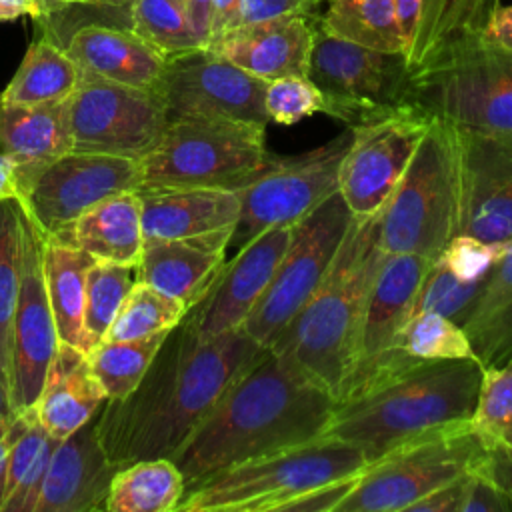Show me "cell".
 I'll list each match as a JSON object with an SVG mask.
<instances>
[{"instance_id": "obj_1", "label": "cell", "mask_w": 512, "mask_h": 512, "mask_svg": "<svg viewBox=\"0 0 512 512\" xmlns=\"http://www.w3.org/2000/svg\"><path fill=\"white\" fill-rule=\"evenodd\" d=\"M264 350L244 328L204 338L184 322L174 326L138 386L96 416L110 460L120 468L170 458Z\"/></svg>"}, {"instance_id": "obj_2", "label": "cell", "mask_w": 512, "mask_h": 512, "mask_svg": "<svg viewBox=\"0 0 512 512\" xmlns=\"http://www.w3.org/2000/svg\"><path fill=\"white\" fill-rule=\"evenodd\" d=\"M334 404L290 356L266 348L170 458L188 490L236 464L318 440Z\"/></svg>"}, {"instance_id": "obj_3", "label": "cell", "mask_w": 512, "mask_h": 512, "mask_svg": "<svg viewBox=\"0 0 512 512\" xmlns=\"http://www.w3.org/2000/svg\"><path fill=\"white\" fill-rule=\"evenodd\" d=\"M480 378L474 358L416 362L336 400L320 438L354 446L370 464L398 446L470 422Z\"/></svg>"}, {"instance_id": "obj_4", "label": "cell", "mask_w": 512, "mask_h": 512, "mask_svg": "<svg viewBox=\"0 0 512 512\" xmlns=\"http://www.w3.org/2000/svg\"><path fill=\"white\" fill-rule=\"evenodd\" d=\"M382 256L378 214L352 216L326 276L270 346L290 356L334 400L354 368L362 312Z\"/></svg>"}, {"instance_id": "obj_5", "label": "cell", "mask_w": 512, "mask_h": 512, "mask_svg": "<svg viewBox=\"0 0 512 512\" xmlns=\"http://www.w3.org/2000/svg\"><path fill=\"white\" fill-rule=\"evenodd\" d=\"M366 466L354 446L318 438L218 472L188 488L176 512H290L302 496L352 480Z\"/></svg>"}, {"instance_id": "obj_6", "label": "cell", "mask_w": 512, "mask_h": 512, "mask_svg": "<svg viewBox=\"0 0 512 512\" xmlns=\"http://www.w3.org/2000/svg\"><path fill=\"white\" fill-rule=\"evenodd\" d=\"M460 228V162L456 130L432 118L406 172L378 212L384 254L438 258Z\"/></svg>"}, {"instance_id": "obj_7", "label": "cell", "mask_w": 512, "mask_h": 512, "mask_svg": "<svg viewBox=\"0 0 512 512\" xmlns=\"http://www.w3.org/2000/svg\"><path fill=\"white\" fill-rule=\"evenodd\" d=\"M406 100L458 130L512 132V52L454 40L410 72Z\"/></svg>"}, {"instance_id": "obj_8", "label": "cell", "mask_w": 512, "mask_h": 512, "mask_svg": "<svg viewBox=\"0 0 512 512\" xmlns=\"http://www.w3.org/2000/svg\"><path fill=\"white\" fill-rule=\"evenodd\" d=\"M266 126L234 120L176 118L140 162V190H242L268 164Z\"/></svg>"}, {"instance_id": "obj_9", "label": "cell", "mask_w": 512, "mask_h": 512, "mask_svg": "<svg viewBox=\"0 0 512 512\" xmlns=\"http://www.w3.org/2000/svg\"><path fill=\"white\" fill-rule=\"evenodd\" d=\"M484 444L470 422L398 446L370 462L334 512H406L416 500L474 470Z\"/></svg>"}, {"instance_id": "obj_10", "label": "cell", "mask_w": 512, "mask_h": 512, "mask_svg": "<svg viewBox=\"0 0 512 512\" xmlns=\"http://www.w3.org/2000/svg\"><path fill=\"white\" fill-rule=\"evenodd\" d=\"M352 212L340 192L328 196L292 226V240L258 304L244 320V332L270 348L326 276L350 228Z\"/></svg>"}, {"instance_id": "obj_11", "label": "cell", "mask_w": 512, "mask_h": 512, "mask_svg": "<svg viewBox=\"0 0 512 512\" xmlns=\"http://www.w3.org/2000/svg\"><path fill=\"white\" fill-rule=\"evenodd\" d=\"M74 152H94L142 162L162 140L168 112L158 90L134 88L82 74L66 98Z\"/></svg>"}, {"instance_id": "obj_12", "label": "cell", "mask_w": 512, "mask_h": 512, "mask_svg": "<svg viewBox=\"0 0 512 512\" xmlns=\"http://www.w3.org/2000/svg\"><path fill=\"white\" fill-rule=\"evenodd\" d=\"M308 78L324 94V114L352 128L408 102L410 70L402 54L372 50L314 28Z\"/></svg>"}, {"instance_id": "obj_13", "label": "cell", "mask_w": 512, "mask_h": 512, "mask_svg": "<svg viewBox=\"0 0 512 512\" xmlns=\"http://www.w3.org/2000/svg\"><path fill=\"white\" fill-rule=\"evenodd\" d=\"M348 142L350 130L302 154L270 156L264 170L238 190L240 214L230 246L238 250L270 228L294 226L338 192V172Z\"/></svg>"}, {"instance_id": "obj_14", "label": "cell", "mask_w": 512, "mask_h": 512, "mask_svg": "<svg viewBox=\"0 0 512 512\" xmlns=\"http://www.w3.org/2000/svg\"><path fill=\"white\" fill-rule=\"evenodd\" d=\"M430 124V114L404 102L348 128L338 192L352 216H374L384 208Z\"/></svg>"}, {"instance_id": "obj_15", "label": "cell", "mask_w": 512, "mask_h": 512, "mask_svg": "<svg viewBox=\"0 0 512 512\" xmlns=\"http://www.w3.org/2000/svg\"><path fill=\"white\" fill-rule=\"evenodd\" d=\"M138 190L140 162L70 150L38 168L18 202L44 236H56L102 200Z\"/></svg>"}, {"instance_id": "obj_16", "label": "cell", "mask_w": 512, "mask_h": 512, "mask_svg": "<svg viewBox=\"0 0 512 512\" xmlns=\"http://www.w3.org/2000/svg\"><path fill=\"white\" fill-rule=\"evenodd\" d=\"M266 80H260L210 48L166 58L158 84L168 120L210 118L268 124Z\"/></svg>"}, {"instance_id": "obj_17", "label": "cell", "mask_w": 512, "mask_h": 512, "mask_svg": "<svg viewBox=\"0 0 512 512\" xmlns=\"http://www.w3.org/2000/svg\"><path fill=\"white\" fill-rule=\"evenodd\" d=\"M44 234L20 204V292L12 326L10 410L30 412L60 338L44 282Z\"/></svg>"}, {"instance_id": "obj_18", "label": "cell", "mask_w": 512, "mask_h": 512, "mask_svg": "<svg viewBox=\"0 0 512 512\" xmlns=\"http://www.w3.org/2000/svg\"><path fill=\"white\" fill-rule=\"evenodd\" d=\"M454 130L460 162L458 234L506 244L512 240V132Z\"/></svg>"}, {"instance_id": "obj_19", "label": "cell", "mask_w": 512, "mask_h": 512, "mask_svg": "<svg viewBox=\"0 0 512 512\" xmlns=\"http://www.w3.org/2000/svg\"><path fill=\"white\" fill-rule=\"evenodd\" d=\"M290 240L292 226H276L240 246L182 322L204 338L242 328L268 288Z\"/></svg>"}, {"instance_id": "obj_20", "label": "cell", "mask_w": 512, "mask_h": 512, "mask_svg": "<svg viewBox=\"0 0 512 512\" xmlns=\"http://www.w3.org/2000/svg\"><path fill=\"white\" fill-rule=\"evenodd\" d=\"M116 470L98 438L94 416L56 444L34 512L104 510Z\"/></svg>"}, {"instance_id": "obj_21", "label": "cell", "mask_w": 512, "mask_h": 512, "mask_svg": "<svg viewBox=\"0 0 512 512\" xmlns=\"http://www.w3.org/2000/svg\"><path fill=\"white\" fill-rule=\"evenodd\" d=\"M234 228L212 234L144 240L136 280L180 300L188 310L208 292L226 262Z\"/></svg>"}, {"instance_id": "obj_22", "label": "cell", "mask_w": 512, "mask_h": 512, "mask_svg": "<svg viewBox=\"0 0 512 512\" xmlns=\"http://www.w3.org/2000/svg\"><path fill=\"white\" fill-rule=\"evenodd\" d=\"M316 20L314 14L236 26L206 48L266 82L282 76H308Z\"/></svg>"}, {"instance_id": "obj_23", "label": "cell", "mask_w": 512, "mask_h": 512, "mask_svg": "<svg viewBox=\"0 0 512 512\" xmlns=\"http://www.w3.org/2000/svg\"><path fill=\"white\" fill-rule=\"evenodd\" d=\"M430 264V258L418 254L382 256L366 296L358 354L350 376L392 346L394 338L414 312V304Z\"/></svg>"}, {"instance_id": "obj_24", "label": "cell", "mask_w": 512, "mask_h": 512, "mask_svg": "<svg viewBox=\"0 0 512 512\" xmlns=\"http://www.w3.org/2000/svg\"><path fill=\"white\" fill-rule=\"evenodd\" d=\"M64 48L82 74L146 90H158L168 58L134 30L100 22L78 26Z\"/></svg>"}, {"instance_id": "obj_25", "label": "cell", "mask_w": 512, "mask_h": 512, "mask_svg": "<svg viewBox=\"0 0 512 512\" xmlns=\"http://www.w3.org/2000/svg\"><path fill=\"white\" fill-rule=\"evenodd\" d=\"M144 240H174L234 228L240 192L226 188H172L138 192Z\"/></svg>"}, {"instance_id": "obj_26", "label": "cell", "mask_w": 512, "mask_h": 512, "mask_svg": "<svg viewBox=\"0 0 512 512\" xmlns=\"http://www.w3.org/2000/svg\"><path fill=\"white\" fill-rule=\"evenodd\" d=\"M106 400V392L92 372L88 356L60 342L32 410L52 436L66 438L92 420Z\"/></svg>"}, {"instance_id": "obj_27", "label": "cell", "mask_w": 512, "mask_h": 512, "mask_svg": "<svg viewBox=\"0 0 512 512\" xmlns=\"http://www.w3.org/2000/svg\"><path fill=\"white\" fill-rule=\"evenodd\" d=\"M48 238L68 242L90 254L96 262L136 268L144 244L140 194H114L90 208L60 234Z\"/></svg>"}, {"instance_id": "obj_28", "label": "cell", "mask_w": 512, "mask_h": 512, "mask_svg": "<svg viewBox=\"0 0 512 512\" xmlns=\"http://www.w3.org/2000/svg\"><path fill=\"white\" fill-rule=\"evenodd\" d=\"M70 150L66 100L30 106L0 98V152L20 162L22 194L38 168Z\"/></svg>"}, {"instance_id": "obj_29", "label": "cell", "mask_w": 512, "mask_h": 512, "mask_svg": "<svg viewBox=\"0 0 512 512\" xmlns=\"http://www.w3.org/2000/svg\"><path fill=\"white\" fill-rule=\"evenodd\" d=\"M462 328L482 368L512 360V240L486 274Z\"/></svg>"}, {"instance_id": "obj_30", "label": "cell", "mask_w": 512, "mask_h": 512, "mask_svg": "<svg viewBox=\"0 0 512 512\" xmlns=\"http://www.w3.org/2000/svg\"><path fill=\"white\" fill-rule=\"evenodd\" d=\"M96 260L84 250L44 236V282L54 314L60 342L78 348L86 354L84 346V298L88 270Z\"/></svg>"}, {"instance_id": "obj_31", "label": "cell", "mask_w": 512, "mask_h": 512, "mask_svg": "<svg viewBox=\"0 0 512 512\" xmlns=\"http://www.w3.org/2000/svg\"><path fill=\"white\" fill-rule=\"evenodd\" d=\"M184 492V476L172 458H144L116 470L104 510L172 512L176 510Z\"/></svg>"}, {"instance_id": "obj_32", "label": "cell", "mask_w": 512, "mask_h": 512, "mask_svg": "<svg viewBox=\"0 0 512 512\" xmlns=\"http://www.w3.org/2000/svg\"><path fill=\"white\" fill-rule=\"evenodd\" d=\"M82 72L60 44L32 42L0 98L10 104H50L66 100L80 84Z\"/></svg>"}, {"instance_id": "obj_33", "label": "cell", "mask_w": 512, "mask_h": 512, "mask_svg": "<svg viewBox=\"0 0 512 512\" xmlns=\"http://www.w3.org/2000/svg\"><path fill=\"white\" fill-rule=\"evenodd\" d=\"M318 28L380 52L402 54L404 48L394 0H328Z\"/></svg>"}, {"instance_id": "obj_34", "label": "cell", "mask_w": 512, "mask_h": 512, "mask_svg": "<svg viewBox=\"0 0 512 512\" xmlns=\"http://www.w3.org/2000/svg\"><path fill=\"white\" fill-rule=\"evenodd\" d=\"M62 438L52 436L30 410L28 424L8 450V478L2 512H34L50 458Z\"/></svg>"}, {"instance_id": "obj_35", "label": "cell", "mask_w": 512, "mask_h": 512, "mask_svg": "<svg viewBox=\"0 0 512 512\" xmlns=\"http://www.w3.org/2000/svg\"><path fill=\"white\" fill-rule=\"evenodd\" d=\"M20 292V202L0 200V382L10 400L12 326Z\"/></svg>"}, {"instance_id": "obj_36", "label": "cell", "mask_w": 512, "mask_h": 512, "mask_svg": "<svg viewBox=\"0 0 512 512\" xmlns=\"http://www.w3.org/2000/svg\"><path fill=\"white\" fill-rule=\"evenodd\" d=\"M166 334L138 340H102L86 354L108 400H122L138 386Z\"/></svg>"}, {"instance_id": "obj_37", "label": "cell", "mask_w": 512, "mask_h": 512, "mask_svg": "<svg viewBox=\"0 0 512 512\" xmlns=\"http://www.w3.org/2000/svg\"><path fill=\"white\" fill-rule=\"evenodd\" d=\"M188 308L144 282H134L124 298L104 340H138L160 332H170L182 322Z\"/></svg>"}, {"instance_id": "obj_38", "label": "cell", "mask_w": 512, "mask_h": 512, "mask_svg": "<svg viewBox=\"0 0 512 512\" xmlns=\"http://www.w3.org/2000/svg\"><path fill=\"white\" fill-rule=\"evenodd\" d=\"M128 28L166 56L206 48L178 0H130Z\"/></svg>"}, {"instance_id": "obj_39", "label": "cell", "mask_w": 512, "mask_h": 512, "mask_svg": "<svg viewBox=\"0 0 512 512\" xmlns=\"http://www.w3.org/2000/svg\"><path fill=\"white\" fill-rule=\"evenodd\" d=\"M390 348H398L416 360L474 358L464 328L456 320L428 310L412 314Z\"/></svg>"}, {"instance_id": "obj_40", "label": "cell", "mask_w": 512, "mask_h": 512, "mask_svg": "<svg viewBox=\"0 0 512 512\" xmlns=\"http://www.w3.org/2000/svg\"><path fill=\"white\" fill-rule=\"evenodd\" d=\"M132 272L134 266L112 262H94L88 270L82 318L86 354L104 340L124 298L136 282L132 280Z\"/></svg>"}, {"instance_id": "obj_41", "label": "cell", "mask_w": 512, "mask_h": 512, "mask_svg": "<svg viewBox=\"0 0 512 512\" xmlns=\"http://www.w3.org/2000/svg\"><path fill=\"white\" fill-rule=\"evenodd\" d=\"M470 424L484 446L512 448V360L482 368Z\"/></svg>"}, {"instance_id": "obj_42", "label": "cell", "mask_w": 512, "mask_h": 512, "mask_svg": "<svg viewBox=\"0 0 512 512\" xmlns=\"http://www.w3.org/2000/svg\"><path fill=\"white\" fill-rule=\"evenodd\" d=\"M482 282L484 280L464 282L456 278V274H452L440 258H434L420 286L412 314L424 310L438 312L456 320L462 326L482 288Z\"/></svg>"}, {"instance_id": "obj_43", "label": "cell", "mask_w": 512, "mask_h": 512, "mask_svg": "<svg viewBox=\"0 0 512 512\" xmlns=\"http://www.w3.org/2000/svg\"><path fill=\"white\" fill-rule=\"evenodd\" d=\"M264 112L268 122L292 126L324 112V94L308 76H282L266 82Z\"/></svg>"}, {"instance_id": "obj_44", "label": "cell", "mask_w": 512, "mask_h": 512, "mask_svg": "<svg viewBox=\"0 0 512 512\" xmlns=\"http://www.w3.org/2000/svg\"><path fill=\"white\" fill-rule=\"evenodd\" d=\"M444 0H394L402 32V56L410 72L420 68L428 56Z\"/></svg>"}, {"instance_id": "obj_45", "label": "cell", "mask_w": 512, "mask_h": 512, "mask_svg": "<svg viewBox=\"0 0 512 512\" xmlns=\"http://www.w3.org/2000/svg\"><path fill=\"white\" fill-rule=\"evenodd\" d=\"M498 6L500 0H444L424 64L446 44L466 36H478Z\"/></svg>"}, {"instance_id": "obj_46", "label": "cell", "mask_w": 512, "mask_h": 512, "mask_svg": "<svg viewBox=\"0 0 512 512\" xmlns=\"http://www.w3.org/2000/svg\"><path fill=\"white\" fill-rule=\"evenodd\" d=\"M506 244H490L470 234H456L440 252V260L456 278L480 282L486 278Z\"/></svg>"}, {"instance_id": "obj_47", "label": "cell", "mask_w": 512, "mask_h": 512, "mask_svg": "<svg viewBox=\"0 0 512 512\" xmlns=\"http://www.w3.org/2000/svg\"><path fill=\"white\" fill-rule=\"evenodd\" d=\"M324 2L328 0H238L236 16L230 28L290 16H314L316 8Z\"/></svg>"}, {"instance_id": "obj_48", "label": "cell", "mask_w": 512, "mask_h": 512, "mask_svg": "<svg viewBox=\"0 0 512 512\" xmlns=\"http://www.w3.org/2000/svg\"><path fill=\"white\" fill-rule=\"evenodd\" d=\"M458 512H512V506L502 496V492L490 482V478L482 474L476 466L464 476Z\"/></svg>"}, {"instance_id": "obj_49", "label": "cell", "mask_w": 512, "mask_h": 512, "mask_svg": "<svg viewBox=\"0 0 512 512\" xmlns=\"http://www.w3.org/2000/svg\"><path fill=\"white\" fill-rule=\"evenodd\" d=\"M478 470L490 478L512 506V448L484 446V458L478 464Z\"/></svg>"}, {"instance_id": "obj_50", "label": "cell", "mask_w": 512, "mask_h": 512, "mask_svg": "<svg viewBox=\"0 0 512 512\" xmlns=\"http://www.w3.org/2000/svg\"><path fill=\"white\" fill-rule=\"evenodd\" d=\"M464 476L432 490L424 498L416 500L406 512H458V506H460V500H462Z\"/></svg>"}, {"instance_id": "obj_51", "label": "cell", "mask_w": 512, "mask_h": 512, "mask_svg": "<svg viewBox=\"0 0 512 512\" xmlns=\"http://www.w3.org/2000/svg\"><path fill=\"white\" fill-rule=\"evenodd\" d=\"M478 38L512 52V4L510 6L500 4L492 12L484 28L478 32Z\"/></svg>"}, {"instance_id": "obj_52", "label": "cell", "mask_w": 512, "mask_h": 512, "mask_svg": "<svg viewBox=\"0 0 512 512\" xmlns=\"http://www.w3.org/2000/svg\"><path fill=\"white\" fill-rule=\"evenodd\" d=\"M8 198H22V168L12 154L0 152V200Z\"/></svg>"}, {"instance_id": "obj_53", "label": "cell", "mask_w": 512, "mask_h": 512, "mask_svg": "<svg viewBox=\"0 0 512 512\" xmlns=\"http://www.w3.org/2000/svg\"><path fill=\"white\" fill-rule=\"evenodd\" d=\"M184 12L188 14L194 30L202 38L204 46L210 42V30H212V2L210 0H178Z\"/></svg>"}, {"instance_id": "obj_54", "label": "cell", "mask_w": 512, "mask_h": 512, "mask_svg": "<svg viewBox=\"0 0 512 512\" xmlns=\"http://www.w3.org/2000/svg\"><path fill=\"white\" fill-rule=\"evenodd\" d=\"M28 418H30V412H24V414H14V412L0 414V464L6 460L8 450H10L12 442H14V438L28 424Z\"/></svg>"}, {"instance_id": "obj_55", "label": "cell", "mask_w": 512, "mask_h": 512, "mask_svg": "<svg viewBox=\"0 0 512 512\" xmlns=\"http://www.w3.org/2000/svg\"><path fill=\"white\" fill-rule=\"evenodd\" d=\"M210 2H212V30H210V42H212L218 36H222L226 30H230L236 16L238 0H210Z\"/></svg>"}, {"instance_id": "obj_56", "label": "cell", "mask_w": 512, "mask_h": 512, "mask_svg": "<svg viewBox=\"0 0 512 512\" xmlns=\"http://www.w3.org/2000/svg\"><path fill=\"white\" fill-rule=\"evenodd\" d=\"M20 16L44 18L42 0H0V20H16Z\"/></svg>"}, {"instance_id": "obj_57", "label": "cell", "mask_w": 512, "mask_h": 512, "mask_svg": "<svg viewBox=\"0 0 512 512\" xmlns=\"http://www.w3.org/2000/svg\"><path fill=\"white\" fill-rule=\"evenodd\" d=\"M42 4H44V10H46V16H50L58 10H64L70 4H84V0H42Z\"/></svg>"}, {"instance_id": "obj_58", "label": "cell", "mask_w": 512, "mask_h": 512, "mask_svg": "<svg viewBox=\"0 0 512 512\" xmlns=\"http://www.w3.org/2000/svg\"><path fill=\"white\" fill-rule=\"evenodd\" d=\"M84 4H94V6H102V8H128L130 0H84Z\"/></svg>"}, {"instance_id": "obj_59", "label": "cell", "mask_w": 512, "mask_h": 512, "mask_svg": "<svg viewBox=\"0 0 512 512\" xmlns=\"http://www.w3.org/2000/svg\"><path fill=\"white\" fill-rule=\"evenodd\" d=\"M8 412H12L10 410V400H8V394H6V390L0 382V414H8Z\"/></svg>"}]
</instances>
